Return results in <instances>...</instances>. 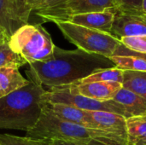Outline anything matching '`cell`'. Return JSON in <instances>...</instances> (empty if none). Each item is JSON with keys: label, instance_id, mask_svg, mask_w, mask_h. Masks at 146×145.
Returning <instances> with one entry per match:
<instances>
[{"label": "cell", "instance_id": "6da1fadb", "mask_svg": "<svg viewBox=\"0 0 146 145\" xmlns=\"http://www.w3.org/2000/svg\"><path fill=\"white\" fill-rule=\"evenodd\" d=\"M28 65L26 73L30 80L49 89L76 83L99 69L115 67L110 58L80 49L63 50L56 45L51 59Z\"/></svg>", "mask_w": 146, "mask_h": 145}, {"label": "cell", "instance_id": "7a4b0ae2", "mask_svg": "<svg viewBox=\"0 0 146 145\" xmlns=\"http://www.w3.org/2000/svg\"><path fill=\"white\" fill-rule=\"evenodd\" d=\"M44 87L30 80L25 87L0 98V129L28 132L38 122L44 105Z\"/></svg>", "mask_w": 146, "mask_h": 145}, {"label": "cell", "instance_id": "3957f363", "mask_svg": "<svg viewBox=\"0 0 146 145\" xmlns=\"http://www.w3.org/2000/svg\"><path fill=\"white\" fill-rule=\"evenodd\" d=\"M27 137L76 143H87L98 140L110 145H127V139L121 136L61 120L52 115L44 105L36 125L30 131L27 132Z\"/></svg>", "mask_w": 146, "mask_h": 145}, {"label": "cell", "instance_id": "277c9868", "mask_svg": "<svg viewBox=\"0 0 146 145\" xmlns=\"http://www.w3.org/2000/svg\"><path fill=\"white\" fill-rule=\"evenodd\" d=\"M11 49L28 63L51 59L55 44L41 24H25L9 38Z\"/></svg>", "mask_w": 146, "mask_h": 145}, {"label": "cell", "instance_id": "5b68a950", "mask_svg": "<svg viewBox=\"0 0 146 145\" xmlns=\"http://www.w3.org/2000/svg\"><path fill=\"white\" fill-rule=\"evenodd\" d=\"M64 38L77 49L90 54L107 58L113 56L121 45L120 39L114 35L87 28L68 21L55 22Z\"/></svg>", "mask_w": 146, "mask_h": 145}, {"label": "cell", "instance_id": "8992f818", "mask_svg": "<svg viewBox=\"0 0 146 145\" xmlns=\"http://www.w3.org/2000/svg\"><path fill=\"white\" fill-rule=\"evenodd\" d=\"M43 99L45 103H60L72 106L84 111H107L123 115L126 118L131 117L120 104L113 100L99 102L72 93L66 85L51 88L49 91H46L43 96Z\"/></svg>", "mask_w": 146, "mask_h": 145}, {"label": "cell", "instance_id": "52a82bcc", "mask_svg": "<svg viewBox=\"0 0 146 145\" xmlns=\"http://www.w3.org/2000/svg\"><path fill=\"white\" fill-rule=\"evenodd\" d=\"M118 9L115 0H68L60 9L50 12L40 19L44 22H61L67 21L69 17L76 15L103 12L116 11Z\"/></svg>", "mask_w": 146, "mask_h": 145}, {"label": "cell", "instance_id": "ba28073f", "mask_svg": "<svg viewBox=\"0 0 146 145\" xmlns=\"http://www.w3.org/2000/svg\"><path fill=\"white\" fill-rule=\"evenodd\" d=\"M111 34L117 38L146 36V14L142 10H121L115 12Z\"/></svg>", "mask_w": 146, "mask_h": 145}, {"label": "cell", "instance_id": "9c48e42d", "mask_svg": "<svg viewBox=\"0 0 146 145\" xmlns=\"http://www.w3.org/2000/svg\"><path fill=\"white\" fill-rule=\"evenodd\" d=\"M66 86L72 93L99 102L113 100L115 94L122 88L121 84L115 82H76Z\"/></svg>", "mask_w": 146, "mask_h": 145}, {"label": "cell", "instance_id": "30bf717a", "mask_svg": "<svg viewBox=\"0 0 146 145\" xmlns=\"http://www.w3.org/2000/svg\"><path fill=\"white\" fill-rule=\"evenodd\" d=\"M116 11L108 10L73 15L67 21L111 34Z\"/></svg>", "mask_w": 146, "mask_h": 145}, {"label": "cell", "instance_id": "8fae6325", "mask_svg": "<svg viewBox=\"0 0 146 145\" xmlns=\"http://www.w3.org/2000/svg\"><path fill=\"white\" fill-rule=\"evenodd\" d=\"M96 125L97 129L104 130L127 138V118L107 111H86Z\"/></svg>", "mask_w": 146, "mask_h": 145}, {"label": "cell", "instance_id": "7c38bea8", "mask_svg": "<svg viewBox=\"0 0 146 145\" xmlns=\"http://www.w3.org/2000/svg\"><path fill=\"white\" fill-rule=\"evenodd\" d=\"M44 106L46 109L57 118L78 124L88 128L97 129L95 123L91 119L86 111L76 109L72 106L60 104V103H45Z\"/></svg>", "mask_w": 146, "mask_h": 145}, {"label": "cell", "instance_id": "4fadbf2b", "mask_svg": "<svg viewBox=\"0 0 146 145\" xmlns=\"http://www.w3.org/2000/svg\"><path fill=\"white\" fill-rule=\"evenodd\" d=\"M30 80L26 79L17 66L0 68V98L27 85Z\"/></svg>", "mask_w": 146, "mask_h": 145}, {"label": "cell", "instance_id": "5bb4252c", "mask_svg": "<svg viewBox=\"0 0 146 145\" xmlns=\"http://www.w3.org/2000/svg\"><path fill=\"white\" fill-rule=\"evenodd\" d=\"M113 101L120 104L131 117L146 113L145 98L123 87L115 94Z\"/></svg>", "mask_w": 146, "mask_h": 145}, {"label": "cell", "instance_id": "9a60e30c", "mask_svg": "<svg viewBox=\"0 0 146 145\" xmlns=\"http://www.w3.org/2000/svg\"><path fill=\"white\" fill-rule=\"evenodd\" d=\"M23 25L17 16L13 0H0V26L7 37L9 38Z\"/></svg>", "mask_w": 146, "mask_h": 145}, {"label": "cell", "instance_id": "2e32d148", "mask_svg": "<svg viewBox=\"0 0 146 145\" xmlns=\"http://www.w3.org/2000/svg\"><path fill=\"white\" fill-rule=\"evenodd\" d=\"M127 145L146 141V115L127 118Z\"/></svg>", "mask_w": 146, "mask_h": 145}, {"label": "cell", "instance_id": "e0dca14e", "mask_svg": "<svg viewBox=\"0 0 146 145\" xmlns=\"http://www.w3.org/2000/svg\"><path fill=\"white\" fill-rule=\"evenodd\" d=\"M122 87L146 99V72L124 70Z\"/></svg>", "mask_w": 146, "mask_h": 145}, {"label": "cell", "instance_id": "ac0fdd59", "mask_svg": "<svg viewBox=\"0 0 146 145\" xmlns=\"http://www.w3.org/2000/svg\"><path fill=\"white\" fill-rule=\"evenodd\" d=\"M124 70L117 68L111 67L99 69L87 77L80 79V83H92V82H115L122 84Z\"/></svg>", "mask_w": 146, "mask_h": 145}, {"label": "cell", "instance_id": "d6986e66", "mask_svg": "<svg viewBox=\"0 0 146 145\" xmlns=\"http://www.w3.org/2000/svg\"><path fill=\"white\" fill-rule=\"evenodd\" d=\"M110 60L122 70L146 72V60L135 56H113Z\"/></svg>", "mask_w": 146, "mask_h": 145}, {"label": "cell", "instance_id": "ffe728a7", "mask_svg": "<svg viewBox=\"0 0 146 145\" xmlns=\"http://www.w3.org/2000/svg\"><path fill=\"white\" fill-rule=\"evenodd\" d=\"M27 63L23 57L11 49L9 38L0 42V68L6 66H17L20 68Z\"/></svg>", "mask_w": 146, "mask_h": 145}, {"label": "cell", "instance_id": "44dd1931", "mask_svg": "<svg viewBox=\"0 0 146 145\" xmlns=\"http://www.w3.org/2000/svg\"><path fill=\"white\" fill-rule=\"evenodd\" d=\"M0 145H53V141L44 138H32L11 134H0Z\"/></svg>", "mask_w": 146, "mask_h": 145}, {"label": "cell", "instance_id": "7402d4cb", "mask_svg": "<svg viewBox=\"0 0 146 145\" xmlns=\"http://www.w3.org/2000/svg\"><path fill=\"white\" fill-rule=\"evenodd\" d=\"M68 0H41L33 9L39 18L62 7Z\"/></svg>", "mask_w": 146, "mask_h": 145}, {"label": "cell", "instance_id": "603a6c76", "mask_svg": "<svg viewBox=\"0 0 146 145\" xmlns=\"http://www.w3.org/2000/svg\"><path fill=\"white\" fill-rule=\"evenodd\" d=\"M121 44L125 48L140 54H146V36L124 37L120 38Z\"/></svg>", "mask_w": 146, "mask_h": 145}, {"label": "cell", "instance_id": "cb8c5ba5", "mask_svg": "<svg viewBox=\"0 0 146 145\" xmlns=\"http://www.w3.org/2000/svg\"><path fill=\"white\" fill-rule=\"evenodd\" d=\"M13 3L19 19L24 24H27L29 16L31 15V12L27 6L28 0H13Z\"/></svg>", "mask_w": 146, "mask_h": 145}, {"label": "cell", "instance_id": "d4e9b609", "mask_svg": "<svg viewBox=\"0 0 146 145\" xmlns=\"http://www.w3.org/2000/svg\"><path fill=\"white\" fill-rule=\"evenodd\" d=\"M118 9L121 10H142L143 0H115Z\"/></svg>", "mask_w": 146, "mask_h": 145}, {"label": "cell", "instance_id": "484cf974", "mask_svg": "<svg viewBox=\"0 0 146 145\" xmlns=\"http://www.w3.org/2000/svg\"><path fill=\"white\" fill-rule=\"evenodd\" d=\"M114 56H139L140 58H143V59L146 60V54H140V53L132 51V50L125 48L121 44L118 47V49L116 50Z\"/></svg>", "mask_w": 146, "mask_h": 145}, {"label": "cell", "instance_id": "4316f807", "mask_svg": "<svg viewBox=\"0 0 146 145\" xmlns=\"http://www.w3.org/2000/svg\"><path fill=\"white\" fill-rule=\"evenodd\" d=\"M53 145H110L98 140H92L87 143H76V142H66L62 140H52Z\"/></svg>", "mask_w": 146, "mask_h": 145}, {"label": "cell", "instance_id": "83f0119b", "mask_svg": "<svg viewBox=\"0 0 146 145\" xmlns=\"http://www.w3.org/2000/svg\"><path fill=\"white\" fill-rule=\"evenodd\" d=\"M41 0H28V3H27V6H28V9L30 10V12L32 13L33 9H34V7L40 2Z\"/></svg>", "mask_w": 146, "mask_h": 145}, {"label": "cell", "instance_id": "f1b7e54d", "mask_svg": "<svg viewBox=\"0 0 146 145\" xmlns=\"http://www.w3.org/2000/svg\"><path fill=\"white\" fill-rule=\"evenodd\" d=\"M6 38H9L8 37H7V35L5 34V32H4V31H3V29L0 26V42H2V41H3L4 39H6Z\"/></svg>", "mask_w": 146, "mask_h": 145}, {"label": "cell", "instance_id": "f546056e", "mask_svg": "<svg viewBox=\"0 0 146 145\" xmlns=\"http://www.w3.org/2000/svg\"><path fill=\"white\" fill-rule=\"evenodd\" d=\"M142 11L146 14V0H143V4H142Z\"/></svg>", "mask_w": 146, "mask_h": 145}, {"label": "cell", "instance_id": "4dcf8cb0", "mask_svg": "<svg viewBox=\"0 0 146 145\" xmlns=\"http://www.w3.org/2000/svg\"><path fill=\"white\" fill-rule=\"evenodd\" d=\"M131 145H146V141H140V142H138L136 144H133Z\"/></svg>", "mask_w": 146, "mask_h": 145}, {"label": "cell", "instance_id": "1f68e13d", "mask_svg": "<svg viewBox=\"0 0 146 145\" xmlns=\"http://www.w3.org/2000/svg\"><path fill=\"white\" fill-rule=\"evenodd\" d=\"M146 115V113H145V115Z\"/></svg>", "mask_w": 146, "mask_h": 145}]
</instances>
